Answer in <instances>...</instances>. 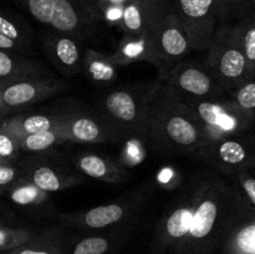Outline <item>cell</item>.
Returning a JSON list of instances; mask_svg holds the SVG:
<instances>
[{
    "label": "cell",
    "mask_w": 255,
    "mask_h": 254,
    "mask_svg": "<svg viewBox=\"0 0 255 254\" xmlns=\"http://www.w3.org/2000/svg\"><path fill=\"white\" fill-rule=\"evenodd\" d=\"M253 214L233 184L213 172L202 173L188 233L167 254H213L226 234Z\"/></svg>",
    "instance_id": "obj_1"
},
{
    "label": "cell",
    "mask_w": 255,
    "mask_h": 254,
    "mask_svg": "<svg viewBox=\"0 0 255 254\" xmlns=\"http://www.w3.org/2000/svg\"><path fill=\"white\" fill-rule=\"evenodd\" d=\"M207 142L193 114L172 100L162 80L152 85L147 146L159 156L186 154L193 157Z\"/></svg>",
    "instance_id": "obj_2"
},
{
    "label": "cell",
    "mask_w": 255,
    "mask_h": 254,
    "mask_svg": "<svg viewBox=\"0 0 255 254\" xmlns=\"http://www.w3.org/2000/svg\"><path fill=\"white\" fill-rule=\"evenodd\" d=\"M206 51L204 66L227 94L248 80L247 60L237 22L219 24Z\"/></svg>",
    "instance_id": "obj_3"
},
{
    "label": "cell",
    "mask_w": 255,
    "mask_h": 254,
    "mask_svg": "<svg viewBox=\"0 0 255 254\" xmlns=\"http://www.w3.org/2000/svg\"><path fill=\"white\" fill-rule=\"evenodd\" d=\"M152 84L114 90L101 100L104 116L125 138H138L146 142L148 132L149 104Z\"/></svg>",
    "instance_id": "obj_4"
},
{
    "label": "cell",
    "mask_w": 255,
    "mask_h": 254,
    "mask_svg": "<svg viewBox=\"0 0 255 254\" xmlns=\"http://www.w3.org/2000/svg\"><path fill=\"white\" fill-rule=\"evenodd\" d=\"M201 186V174L192 177L171 199L154 228L151 254H167L184 237L191 227L197 197Z\"/></svg>",
    "instance_id": "obj_5"
},
{
    "label": "cell",
    "mask_w": 255,
    "mask_h": 254,
    "mask_svg": "<svg viewBox=\"0 0 255 254\" xmlns=\"http://www.w3.org/2000/svg\"><path fill=\"white\" fill-rule=\"evenodd\" d=\"M194 158L224 177L255 168V129L207 141Z\"/></svg>",
    "instance_id": "obj_6"
},
{
    "label": "cell",
    "mask_w": 255,
    "mask_h": 254,
    "mask_svg": "<svg viewBox=\"0 0 255 254\" xmlns=\"http://www.w3.org/2000/svg\"><path fill=\"white\" fill-rule=\"evenodd\" d=\"M202 127L207 141L255 129L254 122L231 99L197 100L183 104Z\"/></svg>",
    "instance_id": "obj_7"
},
{
    "label": "cell",
    "mask_w": 255,
    "mask_h": 254,
    "mask_svg": "<svg viewBox=\"0 0 255 254\" xmlns=\"http://www.w3.org/2000/svg\"><path fill=\"white\" fill-rule=\"evenodd\" d=\"M144 202L146 199L143 194L132 192L119 201L94 207L87 211L59 213L56 218L65 228L82 232H102L128 223L136 218L139 209L144 206Z\"/></svg>",
    "instance_id": "obj_8"
},
{
    "label": "cell",
    "mask_w": 255,
    "mask_h": 254,
    "mask_svg": "<svg viewBox=\"0 0 255 254\" xmlns=\"http://www.w3.org/2000/svg\"><path fill=\"white\" fill-rule=\"evenodd\" d=\"M162 81L167 95L181 104L228 97V94L219 86L204 64L192 60H183L172 67Z\"/></svg>",
    "instance_id": "obj_9"
},
{
    "label": "cell",
    "mask_w": 255,
    "mask_h": 254,
    "mask_svg": "<svg viewBox=\"0 0 255 254\" xmlns=\"http://www.w3.org/2000/svg\"><path fill=\"white\" fill-rule=\"evenodd\" d=\"M17 167L21 177L26 178L42 191H64L82 183L81 173L62 156L50 149L36 152L20 159Z\"/></svg>",
    "instance_id": "obj_10"
},
{
    "label": "cell",
    "mask_w": 255,
    "mask_h": 254,
    "mask_svg": "<svg viewBox=\"0 0 255 254\" xmlns=\"http://www.w3.org/2000/svg\"><path fill=\"white\" fill-rule=\"evenodd\" d=\"M159 80L164 79L173 66L186 60L192 47L186 31L173 10H168L148 29Z\"/></svg>",
    "instance_id": "obj_11"
},
{
    "label": "cell",
    "mask_w": 255,
    "mask_h": 254,
    "mask_svg": "<svg viewBox=\"0 0 255 254\" xmlns=\"http://www.w3.org/2000/svg\"><path fill=\"white\" fill-rule=\"evenodd\" d=\"M30 14L54 31L81 36L97 20L74 0H22Z\"/></svg>",
    "instance_id": "obj_12"
},
{
    "label": "cell",
    "mask_w": 255,
    "mask_h": 254,
    "mask_svg": "<svg viewBox=\"0 0 255 254\" xmlns=\"http://www.w3.org/2000/svg\"><path fill=\"white\" fill-rule=\"evenodd\" d=\"M192 50L206 51L221 21L219 0H177L176 9Z\"/></svg>",
    "instance_id": "obj_13"
},
{
    "label": "cell",
    "mask_w": 255,
    "mask_h": 254,
    "mask_svg": "<svg viewBox=\"0 0 255 254\" xmlns=\"http://www.w3.org/2000/svg\"><path fill=\"white\" fill-rule=\"evenodd\" d=\"M65 89L66 82L54 79V76L27 77L9 84H1L0 109L31 106L41 100L59 94Z\"/></svg>",
    "instance_id": "obj_14"
},
{
    "label": "cell",
    "mask_w": 255,
    "mask_h": 254,
    "mask_svg": "<svg viewBox=\"0 0 255 254\" xmlns=\"http://www.w3.org/2000/svg\"><path fill=\"white\" fill-rule=\"evenodd\" d=\"M65 142L79 143H115L124 139L122 134L104 116L67 114L61 125Z\"/></svg>",
    "instance_id": "obj_15"
},
{
    "label": "cell",
    "mask_w": 255,
    "mask_h": 254,
    "mask_svg": "<svg viewBox=\"0 0 255 254\" xmlns=\"http://www.w3.org/2000/svg\"><path fill=\"white\" fill-rule=\"evenodd\" d=\"M42 44L50 61L65 77H72L81 71L82 52L76 36L52 30L45 35Z\"/></svg>",
    "instance_id": "obj_16"
},
{
    "label": "cell",
    "mask_w": 255,
    "mask_h": 254,
    "mask_svg": "<svg viewBox=\"0 0 255 254\" xmlns=\"http://www.w3.org/2000/svg\"><path fill=\"white\" fill-rule=\"evenodd\" d=\"M10 201L36 218H50L59 214L50 193L42 191L24 177L14 182L6 189Z\"/></svg>",
    "instance_id": "obj_17"
},
{
    "label": "cell",
    "mask_w": 255,
    "mask_h": 254,
    "mask_svg": "<svg viewBox=\"0 0 255 254\" xmlns=\"http://www.w3.org/2000/svg\"><path fill=\"white\" fill-rule=\"evenodd\" d=\"M70 162L84 176L107 183H121L129 178L125 166L99 153L80 152L74 154Z\"/></svg>",
    "instance_id": "obj_18"
},
{
    "label": "cell",
    "mask_w": 255,
    "mask_h": 254,
    "mask_svg": "<svg viewBox=\"0 0 255 254\" xmlns=\"http://www.w3.org/2000/svg\"><path fill=\"white\" fill-rule=\"evenodd\" d=\"M132 222L114 227L106 231L87 234L75 243L70 244L67 254H112L128 236Z\"/></svg>",
    "instance_id": "obj_19"
},
{
    "label": "cell",
    "mask_w": 255,
    "mask_h": 254,
    "mask_svg": "<svg viewBox=\"0 0 255 254\" xmlns=\"http://www.w3.org/2000/svg\"><path fill=\"white\" fill-rule=\"evenodd\" d=\"M66 229L65 227H52L37 232L29 242L1 254H67L71 241Z\"/></svg>",
    "instance_id": "obj_20"
},
{
    "label": "cell",
    "mask_w": 255,
    "mask_h": 254,
    "mask_svg": "<svg viewBox=\"0 0 255 254\" xmlns=\"http://www.w3.org/2000/svg\"><path fill=\"white\" fill-rule=\"evenodd\" d=\"M52 76L51 72L35 60L14 51L0 50V84H9L27 77Z\"/></svg>",
    "instance_id": "obj_21"
},
{
    "label": "cell",
    "mask_w": 255,
    "mask_h": 254,
    "mask_svg": "<svg viewBox=\"0 0 255 254\" xmlns=\"http://www.w3.org/2000/svg\"><path fill=\"white\" fill-rule=\"evenodd\" d=\"M109 56L111 61L119 67L141 61L149 62L153 66L156 65L148 30L139 35H133V36L125 35L117 49L112 54H109Z\"/></svg>",
    "instance_id": "obj_22"
},
{
    "label": "cell",
    "mask_w": 255,
    "mask_h": 254,
    "mask_svg": "<svg viewBox=\"0 0 255 254\" xmlns=\"http://www.w3.org/2000/svg\"><path fill=\"white\" fill-rule=\"evenodd\" d=\"M65 119V112H59L55 115H25V116H15L7 120L1 125L0 128L10 132L17 138L25 134L37 133V132L49 131V129L59 128Z\"/></svg>",
    "instance_id": "obj_23"
},
{
    "label": "cell",
    "mask_w": 255,
    "mask_h": 254,
    "mask_svg": "<svg viewBox=\"0 0 255 254\" xmlns=\"http://www.w3.org/2000/svg\"><path fill=\"white\" fill-rule=\"evenodd\" d=\"M81 71L94 84L107 86L116 80L119 66L111 61L107 54L86 47L82 52Z\"/></svg>",
    "instance_id": "obj_24"
},
{
    "label": "cell",
    "mask_w": 255,
    "mask_h": 254,
    "mask_svg": "<svg viewBox=\"0 0 255 254\" xmlns=\"http://www.w3.org/2000/svg\"><path fill=\"white\" fill-rule=\"evenodd\" d=\"M221 246L223 254H255V214L238 222Z\"/></svg>",
    "instance_id": "obj_25"
},
{
    "label": "cell",
    "mask_w": 255,
    "mask_h": 254,
    "mask_svg": "<svg viewBox=\"0 0 255 254\" xmlns=\"http://www.w3.org/2000/svg\"><path fill=\"white\" fill-rule=\"evenodd\" d=\"M237 17V25L241 32L242 45L247 60L248 80H252L255 79V9L248 7Z\"/></svg>",
    "instance_id": "obj_26"
},
{
    "label": "cell",
    "mask_w": 255,
    "mask_h": 254,
    "mask_svg": "<svg viewBox=\"0 0 255 254\" xmlns=\"http://www.w3.org/2000/svg\"><path fill=\"white\" fill-rule=\"evenodd\" d=\"M119 27L126 36L139 35L149 29L143 9L137 0H125Z\"/></svg>",
    "instance_id": "obj_27"
},
{
    "label": "cell",
    "mask_w": 255,
    "mask_h": 254,
    "mask_svg": "<svg viewBox=\"0 0 255 254\" xmlns=\"http://www.w3.org/2000/svg\"><path fill=\"white\" fill-rule=\"evenodd\" d=\"M64 134H62L61 126L59 128L49 129V131L37 132L32 134H25L19 137L20 149L30 153L47 151L51 149L54 146L64 143Z\"/></svg>",
    "instance_id": "obj_28"
},
{
    "label": "cell",
    "mask_w": 255,
    "mask_h": 254,
    "mask_svg": "<svg viewBox=\"0 0 255 254\" xmlns=\"http://www.w3.org/2000/svg\"><path fill=\"white\" fill-rule=\"evenodd\" d=\"M37 232L21 227L0 226V253L12 251L29 242Z\"/></svg>",
    "instance_id": "obj_29"
},
{
    "label": "cell",
    "mask_w": 255,
    "mask_h": 254,
    "mask_svg": "<svg viewBox=\"0 0 255 254\" xmlns=\"http://www.w3.org/2000/svg\"><path fill=\"white\" fill-rule=\"evenodd\" d=\"M229 179L247 207L255 214V169L239 172Z\"/></svg>",
    "instance_id": "obj_30"
},
{
    "label": "cell",
    "mask_w": 255,
    "mask_h": 254,
    "mask_svg": "<svg viewBox=\"0 0 255 254\" xmlns=\"http://www.w3.org/2000/svg\"><path fill=\"white\" fill-rule=\"evenodd\" d=\"M242 111L246 112L255 126V79L247 80L228 95Z\"/></svg>",
    "instance_id": "obj_31"
},
{
    "label": "cell",
    "mask_w": 255,
    "mask_h": 254,
    "mask_svg": "<svg viewBox=\"0 0 255 254\" xmlns=\"http://www.w3.org/2000/svg\"><path fill=\"white\" fill-rule=\"evenodd\" d=\"M19 138L10 132L0 128V159L6 163H12L19 159Z\"/></svg>",
    "instance_id": "obj_32"
},
{
    "label": "cell",
    "mask_w": 255,
    "mask_h": 254,
    "mask_svg": "<svg viewBox=\"0 0 255 254\" xmlns=\"http://www.w3.org/2000/svg\"><path fill=\"white\" fill-rule=\"evenodd\" d=\"M143 9L146 15L147 22L149 27L158 21L167 11H168V4L167 0H137Z\"/></svg>",
    "instance_id": "obj_33"
},
{
    "label": "cell",
    "mask_w": 255,
    "mask_h": 254,
    "mask_svg": "<svg viewBox=\"0 0 255 254\" xmlns=\"http://www.w3.org/2000/svg\"><path fill=\"white\" fill-rule=\"evenodd\" d=\"M127 139V144L122 151V161L125 164L134 166L139 161L143 159L144 156V146H147L146 142L141 141L138 138H125Z\"/></svg>",
    "instance_id": "obj_34"
},
{
    "label": "cell",
    "mask_w": 255,
    "mask_h": 254,
    "mask_svg": "<svg viewBox=\"0 0 255 254\" xmlns=\"http://www.w3.org/2000/svg\"><path fill=\"white\" fill-rule=\"evenodd\" d=\"M0 34L14 40V41L19 42L22 46H24V44L27 40L26 35L22 31L21 27L14 20L5 16L4 14H0Z\"/></svg>",
    "instance_id": "obj_35"
},
{
    "label": "cell",
    "mask_w": 255,
    "mask_h": 254,
    "mask_svg": "<svg viewBox=\"0 0 255 254\" xmlns=\"http://www.w3.org/2000/svg\"><path fill=\"white\" fill-rule=\"evenodd\" d=\"M21 177V172L17 164L1 163L0 164V194L6 192V189Z\"/></svg>",
    "instance_id": "obj_36"
},
{
    "label": "cell",
    "mask_w": 255,
    "mask_h": 254,
    "mask_svg": "<svg viewBox=\"0 0 255 254\" xmlns=\"http://www.w3.org/2000/svg\"><path fill=\"white\" fill-rule=\"evenodd\" d=\"M157 179H158L159 183L164 187H168V188H176L177 187V179H178V173H177L174 169L167 168L162 169L158 174H157ZM178 188V187H177Z\"/></svg>",
    "instance_id": "obj_37"
},
{
    "label": "cell",
    "mask_w": 255,
    "mask_h": 254,
    "mask_svg": "<svg viewBox=\"0 0 255 254\" xmlns=\"http://www.w3.org/2000/svg\"><path fill=\"white\" fill-rule=\"evenodd\" d=\"M219 6H221V21L229 22L232 19L237 17L236 5L234 0H219Z\"/></svg>",
    "instance_id": "obj_38"
},
{
    "label": "cell",
    "mask_w": 255,
    "mask_h": 254,
    "mask_svg": "<svg viewBox=\"0 0 255 254\" xmlns=\"http://www.w3.org/2000/svg\"><path fill=\"white\" fill-rule=\"evenodd\" d=\"M24 49L21 44L14 41V40L9 39V37L4 36V35L0 34V50H6V51H14L19 52Z\"/></svg>",
    "instance_id": "obj_39"
},
{
    "label": "cell",
    "mask_w": 255,
    "mask_h": 254,
    "mask_svg": "<svg viewBox=\"0 0 255 254\" xmlns=\"http://www.w3.org/2000/svg\"><path fill=\"white\" fill-rule=\"evenodd\" d=\"M234 5H236V11H237V16L239 14L247 10L249 7V0H234Z\"/></svg>",
    "instance_id": "obj_40"
},
{
    "label": "cell",
    "mask_w": 255,
    "mask_h": 254,
    "mask_svg": "<svg viewBox=\"0 0 255 254\" xmlns=\"http://www.w3.org/2000/svg\"><path fill=\"white\" fill-rule=\"evenodd\" d=\"M100 1H101V0H86L87 5H89V7L91 9V11L96 15L97 19L100 17V10H99Z\"/></svg>",
    "instance_id": "obj_41"
},
{
    "label": "cell",
    "mask_w": 255,
    "mask_h": 254,
    "mask_svg": "<svg viewBox=\"0 0 255 254\" xmlns=\"http://www.w3.org/2000/svg\"><path fill=\"white\" fill-rule=\"evenodd\" d=\"M249 7H254L255 9V0H249Z\"/></svg>",
    "instance_id": "obj_42"
},
{
    "label": "cell",
    "mask_w": 255,
    "mask_h": 254,
    "mask_svg": "<svg viewBox=\"0 0 255 254\" xmlns=\"http://www.w3.org/2000/svg\"><path fill=\"white\" fill-rule=\"evenodd\" d=\"M0 127H1V125H0Z\"/></svg>",
    "instance_id": "obj_43"
},
{
    "label": "cell",
    "mask_w": 255,
    "mask_h": 254,
    "mask_svg": "<svg viewBox=\"0 0 255 254\" xmlns=\"http://www.w3.org/2000/svg\"><path fill=\"white\" fill-rule=\"evenodd\" d=\"M0 161H1V159H0Z\"/></svg>",
    "instance_id": "obj_44"
},
{
    "label": "cell",
    "mask_w": 255,
    "mask_h": 254,
    "mask_svg": "<svg viewBox=\"0 0 255 254\" xmlns=\"http://www.w3.org/2000/svg\"><path fill=\"white\" fill-rule=\"evenodd\" d=\"M254 169H255V168H254Z\"/></svg>",
    "instance_id": "obj_45"
}]
</instances>
